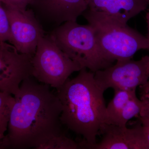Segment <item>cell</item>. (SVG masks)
I'll list each match as a JSON object with an SVG mask.
<instances>
[{
    "label": "cell",
    "mask_w": 149,
    "mask_h": 149,
    "mask_svg": "<svg viewBox=\"0 0 149 149\" xmlns=\"http://www.w3.org/2000/svg\"><path fill=\"white\" fill-rule=\"evenodd\" d=\"M139 120L143 127L145 138L149 146V118L140 116Z\"/></svg>",
    "instance_id": "18"
},
{
    "label": "cell",
    "mask_w": 149,
    "mask_h": 149,
    "mask_svg": "<svg viewBox=\"0 0 149 149\" xmlns=\"http://www.w3.org/2000/svg\"><path fill=\"white\" fill-rule=\"evenodd\" d=\"M6 149L3 140L2 141H0V149Z\"/></svg>",
    "instance_id": "22"
},
{
    "label": "cell",
    "mask_w": 149,
    "mask_h": 149,
    "mask_svg": "<svg viewBox=\"0 0 149 149\" xmlns=\"http://www.w3.org/2000/svg\"><path fill=\"white\" fill-rule=\"evenodd\" d=\"M0 42L11 43L10 26L7 13L0 1Z\"/></svg>",
    "instance_id": "16"
},
{
    "label": "cell",
    "mask_w": 149,
    "mask_h": 149,
    "mask_svg": "<svg viewBox=\"0 0 149 149\" xmlns=\"http://www.w3.org/2000/svg\"><path fill=\"white\" fill-rule=\"evenodd\" d=\"M98 86L105 92L113 90H136L149 79V55L139 60L117 61L116 63L95 72Z\"/></svg>",
    "instance_id": "6"
},
{
    "label": "cell",
    "mask_w": 149,
    "mask_h": 149,
    "mask_svg": "<svg viewBox=\"0 0 149 149\" xmlns=\"http://www.w3.org/2000/svg\"><path fill=\"white\" fill-rule=\"evenodd\" d=\"M4 7L9 21L11 44L20 53L33 56L40 39L45 35L35 13L32 10H18Z\"/></svg>",
    "instance_id": "9"
},
{
    "label": "cell",
    "mask_w": 149,
    "mask_h": 149,
    "mask_svg": "<svg viewBox=\"0 0 149 149\" xmlns=\"http://www.w3.org/2000/svg\"><path fill=\"white\" fill-rule=\"evenodd\" d=\"M32 56L18 52L8 42H0V91L15 95L22 81L32 76Z\"/></svg>",
    "instance_id": "8"
},
{
    "label": "cell",
    "mask_w": 149,
    "mask_h": 149,
    "mask_svg": "<svg viewBox=\"0 0 149 149\" xmlns=\"http://www.w3.org/2000/svg\"><path fill=\"white\" fill-rule=\"evenodd\" d=\"M139 115L141 117L149 118V101L143 107Z\"/></svg>",
    "instance_id": "20"
},
{
    "label": "cell",
    "mask_w": 149,
    "mask_h": 149,
    "mask_svg": "<svg viewBox=\"0 0 149 149\" xmlns=\"http://www.w3.org/2000/svg\"><path fill=\"white\" fill-rule=\"evenodd\" d=\"M50 35L62 51L82 69L95 72L113 65L99 45L95 30L90 24L64 22Z\"/></svg>",
    "instance_id": "3"
},
{
    "label": "cell",
    "mask_w": 149,
    "mask_h": 149,
    "mask_svg": "<svg viewBox=\"0 0 149 149\" xmlns=\"http://www.w3.org/2000/svg\"></svg>",
    "instance_id": "23"
},
{
    "label": "cell",
    "mask_w": 149,
    "mask_h": 149,
    "mask_svg": "<svg viewBox=\"0 0 149 149\" xmlns=\"http://www.w3.org/2000/svg\"><path fill=\"white\" fill-rule=\"evenodd\" d=\"M33 0H0L4 6L10 8L25 10L27 6L30 5Z\"/></svg>",
    "instance_id": "17"
},
{
    "label": "cell",
    "mask_w": 149,
    "mask_h": 149,
    "mask_svg": "<svg viewBox=\"0 0 149 149\" xmlns=\"http://www.w3.org/2000/svg\"><path fill=\"white\" fill-rule=\"evenodd\" d=\"M81 149L79 142L70 139L63 133L52 137L38 149Z\"/></svg>",
    "instance_id": "15"
},
{
    "label": "cell",
    "mask_w": 149,
    "mask_h": 149,
    "mask_svg": "<svg viewBox=\"0 0 149 149\" xmlns=\"http://www.w3.org/2000/svg\"><path fill=\"white\" fill-rule=\"evenodd\" d=\"M94 75V72L83 68L57 89L62 108V124L83 137L79 142L81 149H88L97 143V136L104 123V92L97 85Z\"/></svg>",
    "instance_id": "2"
},
{
    "label": "cell",
    "mask_w": 149,
    "mask_h": 149,
    "mask_svg": "<svg viewBox=\"0 0 149 149\" xmlns=\"http://www.w3.org/2000/svg\"><path fill=\"white\" fill-rule=\"evenodd\" d=\"M91 25L95 30L103 53L113 63L117 61L132 59L138 51L148 49L147 37L127 24L102 23Z\"/></svg>",
    "instance_id": "5"
},
{
    "label": "cell",
    "mask_w": 149,
    "mask_h": 149,
    "mask_svg": "<svg viewBox=\"0 0 149 149\" xmlns=\"http://www.w3.org/2000/svg\"><path fill=\"white\" fill-rule=\"evenodd\" d=\"M140 88H141L142 99L149 97V79L146 84Z\"/></svg>",
    "instance_id": "19"
},
{
    "label": "cell",
    "mask_w": 149,
    "mask_h": 149,
    "mask_svg": "<svg viewBox=\"0 0 149 149\" xmlns=\"http://www.w3.org/2000/svg\"><path fill=\"white\" fill-rule=\"evenodd\" d=\"M113 98L106 106L104 123L113 124L127 102L136 95V90H115Z\"/></svg>",
    "instance_id": "12"
},
{
    "label": "cell",
    "mask_w": 149,
    "mask_h": 149,
    "mask_svg": "<svg viewBox=\"0 0 149 149\" xmlns=\"http://www.w3.org/2000/svg\"><path fill=\"white\" fill-rule=\"evenodd\" d=\"M88 5L83 15L88 24L126 25L133 17L149 6V0H86Z\"/></svg>",
    "instance_id": "7"
},
{
    "label": "cell",
    "mask_w": 149,
    "mask_h": 149,
    "mask_svg": "<svg viewBox=\"0 0 149 149\" xmlns=\"http://www.w3.org/2000/svg\"><path fill=\"white\" fill-rule=\"evenodd\" d=\"M31 65L32 77L56 90L72 73L82 69L62 51L50 34L45 35L40 39Z\"/></svg>",
    "instance_id": "4"
},
{
    "label": "cell",
    "mask_w": 149,
    "mask_h": 149,
    "mask_svg": "<svg viewBox=\"0 0 149 149\" xmlns=\"http://www.w3.org/2000/svg\"><path fill=\"white\" fill-rule=\"evenodd\" d=\"M11 94L0 91V141L5 137L15 99Z\"/></svg>",
    "instance_id": "14"
},
{
    "label": "cell",
    "mask_w": 149,
    "mask_h": 149,
    "mask_svg": "<svg viewBox=\"0 0 149 149\" xmlns=\"http://www.w3.org/2000/svg\"><path fill=\"white\" fill-rule=\"evenodd\" d=\"M147 19V24H148V36H147V38L148 39V50L149 52V10L148 11L147 13L146 16Z\"/></svg>",
    "instance_id": "21"
},
{
    "label": "cell",
    "mask_w": 149,
    "mask_h": 149,
    "mask_svg": "<svg viewBox=\"0 0 149 149\" xmlns=\"http://www.w3.org/2000/svg\"><path fill=\"white\" fill-rule=\"evenodd\" d=\"M99 134L101 141L88 149H149L141 122L131 128L104 123Z\"/></svg>",
    "instance_id": "10"
},
{
    "label": "cell",
    "mask_w": 149,
    "mask_h": 149,
    "mask_svg": "<svg viewBox=\"0 0 149 149\" xmlns=\"http://www.w3.org/2000/svg\"><path fill=\"white\" fill-rule=\"evenodd\" d=\"M6 148H38L54 136L64 133L60 120L62 105L49 86L30 76L22 81L14 95Z\"/></svg>",
    "instance_id": "1"
},
{
    "label": "cell",
    "mask_w": 149,
    "mask_h": 149,
    "mask_svg": "<svg viewBox=\"0 0 149 149\" xmlns=\"http://www.w3.org/2000/svg\"><path fill=\"white\" fill-rule=\"evenodd\" d=\"M149 101V97L139 100L137 96H133L123 109L117 119L112 125L126 126L127 123L133 117L140 115L142 108Z\"/></svg>",
    "instance_id": "13"
},
{
    "label": "cell",
    "mask_w": 149,
    "mask_h": 149,
    "mask_svg": "<svg viewBox=\"0 0 149 149\" xmlns=\"http://www.w3.org/2000/svg\"><path fill=\"white\" fill-rule=\"evenodd\" d=\"M30 6L34 13L57 26L77 21L88 8L86 0H33Z\"/></svg>",
    "instance_id": "11"
}]
</instances>
